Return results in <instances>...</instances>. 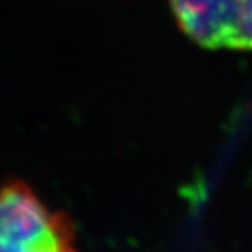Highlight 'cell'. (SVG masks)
I'll list each match as a JSON object with an SVG mask.
<instances>
[{"label":"cell","instance_id":"6da1fadb","mask_svg":"<svg viewBox=\"0 0 252 252\" xmlns=\"http://www.w3.org/2000/svg\"><path fill=\"white\" fill-rule=\"evenodd\" d=\"M75 249V228L64 211H51L30 185H0V252Z\"/></svg>","mask_w":252,"mask_h":252},{"label":"cell","instance_id":"7a4b0ae2","mask_svg":"<svg viewBox=\"0 0 252 252\" xmlns=\"http://www.w3.org/2000/svg\"><path fill=\"white\" fill-rule=\"evenodd\" d=\"M180 28L210 49H252V0H170Z\"/></svg>","mask_w":252,"mask_h":252}]
</instances>
